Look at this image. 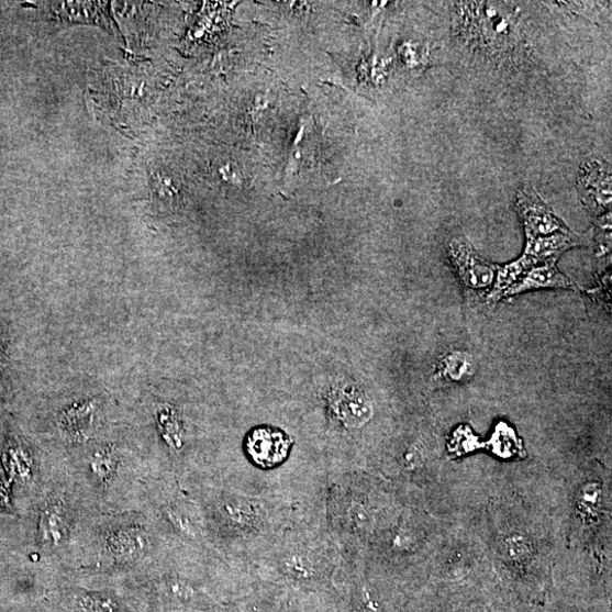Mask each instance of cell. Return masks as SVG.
<instances>
[{"label":"cell","instance_id":"1","mask_svg":"<svg viewBox=\"0 0 612 612\" xmlns=\"http://www.w3.org/2000/svg\"><path fill=\"white\" fill-rule=\"evenodd\" d=\"M479 531L493 579L531 604L546 602L553 588L555 527L515 493L494 498Z\"/></svg>","mask_w":612,"mask_h":612},{"label":"cell","instance_id":"2","mask_svg":"<svg viewBox=\"0 0 612 612\" xmlns=\"http://www.w3.org/2000/svg\"><path fill=\"white\" fill-rule=\"evenodd\" d=\"M610 489L598 472H587L576 486L570 502V542L588 545L600 544L601 535H610Z\"/></svg>","mask_w":612,"mask_h":612},{"label":"cell","instance_id":"3","mask_svg":"<svg viewBox=\"0 0 612 612\" xmlns=\"http://www.w3.org/2000/svg\"><path fill=\"white\" fill-rule=\"evenodd\" d=\"M447 256L465 294L471 298L482 297L493 283L496 266L486 263L464 236L449 241Z\"/></svg>","mask_w":612,"mask_h":612},{"label":"cell","instance_id":"4","mask_svg":"<svg viewBox=\"0 0 612 612\" xmlns=\"http://www.w3.org/2000/svg\"><path fill=\"white\" fill-rule=\"evenodd\" d=\"M516 211L523 223L526 240L570 231L553 208L530 186L519 191Z\"/></svg>","mask_w":612,"mask_h":612},{"label":"cell","instance_id":"5","mask_svg":"<svg viewBox=\"0 0 612 612\" xmlns=\"http://www.w3.org/2000/svg\"><path fill=\"white\" fill-rule=\"evenodd\" d=\"M578 188L580 198L592 214L602 215L611 209V168L602 159L585 162L579 169Z\"/></svg>","mask_w":612,"mask_h":612},{"label":"cell","instance_id":"6","mask_svg":"<svg viewBox=\"0 0 612 612\" xmlns=\"http://www.w3.org/2000/svg\"><path fill=\"white\" fill-rule=\"evenodd\" d=\"M336 421L346 429H361L374 418V404L366 391L355 383H340L330 394Z\"/></svg>","mask_w":612,"mask_h":612},{"label":"cell","instance_id":"7","mask_svg":"<svg viewBox=\"0 0 612 612\" xmlns=\"http://www.w3.org/2000/svg\"><path fill=\"white\" fill-rule=\"evenodd\" d=\"M481 581L461 583H434V610L432 612H491Z\"/></svg>","mask_w":612,"mask_h":612},{"label":"cell","instance_id":"8","mask_svg":"<svg viewBox=\"0 0 612 612\" xmlns=\"http://www.w3.org/2000/svg\"><path fill=\"white\" fill-rule=\"evenodd\" d=\"M557 262H547L527 270L502 298H510L542 288H575V283L557 268Z\"/></svg>","mask_w":612,"mask_h":612},{"label":"cell","instance_id":"9","mask_svg":"<svg viewBox=\"0 0 612 612\" xmlns=\"http://www.w3.org/2000/svg\"><path fill=\"white\" fill-rule=\"evenodd\" d=\"M288 447H290V439L283 432L272 427H259L251 432L246 445L252 457L263 465L280 460L286 455Z\"/></svg>","mask_w":612,"mask_h":612},{"label":"cell","instance_id":"10","mask_svg":"<svg viewBox=\"0 0 612 612\" xmlns=\"http://www.w3.org/2000/svg\"><path fill=\"white\" fill-rule=\"evenodd\" d=\"M583 245V240L571 231L526 240L524 256L535 264L557 262L564 252Z\"/></svg>","mask_w":612,"mask_h":612},{"label":"cell","instance_id":"11","mask_svg":"<svg viewBox=\"0 0 612 612\" xmlns=\"http://www.w3.org/2000/svg\"><path fill=\"white\" fill-rule=\"evenodd\" d=\"M477 367L469 353L453 350L444 355L438 367V377L449 382H464L476 374Z\"/></svg>","mask_w":612,"mask_h":612},{"label":"cell","instance_id":"12","mask_svg":"<svg viewBox=\"0 0 612 612\" xmlns=\"http://www.w3.org/2000/svg\"><path fill=\"white\" fill-rule=\"evenodd\" d=\"M535 265L536 264L533 260L523 255L515 263L503 267H497V281L488 294V304H493L500 301L502 299V294L505 293L509 288L513 286L527 270L535 267Z\"/></svg>","mask_w":612,"mask_h":612},{"label":"cell","instance_id":"13","mask_svg":"<svg viewBox=\"0 0 612 612\" xmlns=\"http://www.w3.org/2000/svg\"><path fill=\"white\" fill-rule=\"evenodd\" d=\"M144 542L141 534L135 532L118 533L111 538V548L120 557L133 558L143 550Z\"/></svg>","mask_w":612,"mask_h":612},{"label":"cell","instance_id":"14","mask_svg":"<svg viewBox=\"0 0 612 612\" xmlns=\"http://www.w3.org/2000/svg\"><path fill=\"white\" fill-rule=\"evenodd\" d=\"M116 461L118 460L113 453L102 452L94 455L91 463L93 475L100 480L110 478L115 471Z\"/></svg>","mask_w":612,"mask_h":612},{"label":"cell","instance_id":"15","mask_svg":"<svg viewBox=\"0 0 612 612\" xmlns=\"http://www.w3.org/2000/svg\"><path fill=\"white\" fill-rule=\"evenodd\" d=\"M82 612H118L116 603L110 599L98 596H84L79 600Z\"/></svg>","mask_w":612,"mask_h":612},{"label":"cell","instance_id":"16","mask_svg":"<svg viewBox=\"0 0 612 612\" xmlns=\"http://www.w3.org/2000/svg\"><path fill=\"white\" fill-rule=\"evenodd\" d=\"M9 465L14 478L25 479L30 475V459L21 448L10 450Z\"/></svg>","mask_w":612,"mask_h":612},{"label":"cell","instance_id":"17","mask_svg":"<svg viewBox=\"0 0 612 612\" xmlns=\"http://www.w3.org/2000/svg\"><path fill=\"white\" fill-rule=\"evenodd\" d=\"M63 518L57 511H49L46 513L43 521V533L48 539H52L54 545H58L62 538Z\"/></svg>","mask_w":612,"mask_h":612},{"label":"cell","instance_id":"18","mask_svg":"<svg viewBox=\"0 0 612 612\" xmlns=\"http://www.w3.org/2000/svg\"><path fill=\"white\" fill-rule=\"evenodd\" d=\"M7 500L5 489L2 483H0V505Z\"/></svg>","mask_w":612,"mask_h":612}]
</instances>
